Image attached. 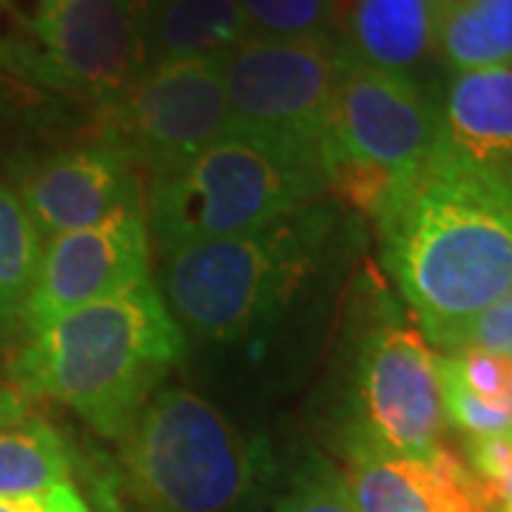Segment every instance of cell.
Returning a JSON list of instances; mask_svg holds the SVG:
<instances>
[{"label": "cell", "mask_w": 512, "mask_h": 512, "mask_svg": "<svg viewBox=\"0 0 512 512\" xmlns=\"http://www.w3.org/2000/svg\"><path fill=\"white\" fill-rule=\"evenodd\" d=\"M379 225L387 268L430 342L464 348L478 316L512 293V171L441 143L399 177Z\"/></svg>", "instance_id": "1"}, {"label": "cell", "mask_w": 512, "mask_h": 512, "mask_svg": "<svg viewBox=\"0 0 512 512\" xmlns=\"http://www.w3.org/2000/svg\"><path fill=\"white\" fill-rule=\"evenodd\" d=\"M183 353V330L151 279L66 313L15 362L20 387L72 407L109 439H123L148 393Z\"/></svg>", "instance_id": "2"}, {"label": "cell", "mask_w": 512, "mask_h": 512, "mask_svg": "<svg viewBox=\"0 0 512 512\" xmlns=\"http://www.w3.org/2000/svg\"><path fill=\"white\" fill-rule=\"evenodd\" d=\"M322 217L311 205L251 234L185 242L163 251V288L174 319L231 339L288 302L313 271Z\"/></svg>", "instance_id": "3"}, {"label": "cell", "mask_w": 512, "mask_h": 512, "mask_svg": "<svg viewBox=\"0 0 512 512\" xmlns=\"http://www.w3.org/2000/svg\"><path fill=\"white\" fill-rule=\"evenodd\" d=\"M325 171L282 148L225 134L191 160L151 177L148 217L160 248L239 237L305 208Z\"/></svg>", "instance_id": "4"}, {"label": "cell", "mask_w": 512, "mask_h": 512, "mask_svg": "<svg viewBox=\"0 0 512 512\" xmlns=\"http://www.w3.org/2000/svg\"><path fill=\"white\" fill-rule=\"evenodd\" d=\"M123 470L143 512H228L254 484V450L191 390H160L123 436Z\"/></svg>", "instance_id": "5"}, {"label": "cell", "mask_w": 512, "mask_h": 512, "mask_svg": "<svg viewBox=\"0 0 512 512\" xmlns=\"http://www.w3.org/2000/svg\"><path fill=\"white\" fill-rule=\"evenodd\" d=\"M345 52L330 37L248 35L220 57L231 131L325 171L333 94Z\"/></svg>", "instance_id": "6"}, {"label": "cell", "mask_w": 512, "mask_h": 512, "mask_svg": "<svg viewBox=\"0 0 512 512\" xmlns=\"http://www.w3.org/2000/svg\"><path fill=\"white\" fill-rule=\"evenodd\" d=\"M100 146L151 177L191 160L231 134L220 57H188L148 66L123 92L103 100Z\"/></svg>", "instance_id": "7"}, {"label": "cell", "mask_w": 512, "mask_h": 512, "mask_svg": "<svg viewBox=\"0 0 512 512\" xmlns=\"http://www.w3.org/2000/svg\"><path fill=\"white\" fill-rule=\"evenodd\" d=\"M441 143V111L410 74L373 69L345 55L330 109L325 171L333 163H356L410 174Z\"/></svg>", "instance_id": "8"}, {"label": "cell", "mask_w": 512, "mask_h": 512, "mask_svg": "<svg viewBox=\"0 0 512 512\" xmlns=\"http://www.w3.org/2000/svg\"><path fill=\"white\" fill-rule=\"evenodd\" d=\"M146 0H40L35 32L46 77L109 100L148 69Z\"/></svg>", "instance_id": "9"}, {"label": "cell", "mask_w": 512, "mask_h": 512, "mask_svg": "<svg viewBox=\"0 0 512 512\" xmlns=\"http://www.w3.org/2000/svg\"><path fill=\"white\" fill-rule=\"evenodd\" d=\"M143 279H148L146 222L140 208H128L100 225L49 239L23 316L37 333Z\"/></svg>", "instance_id": "10"}, {"label": "cell", "mask_w": 512, "mask_h": 512, "mask_svg": "<svg viewBox=\"0 0 512 512\" xmlns=\"http://www.w3.org/2000/svg\"><path fill=\"white\" fill-rule=\"evenodd\" d=\"M367 433L402 456H427L444 427L439 359L416 328H379L367 339L359 370Z\"/></svg>", "instance_id": "11"}, {"label": "cell", "mask_w": 512, "mask_h": 512, "mask_svg": "<svg viewBox=\"0 0 512 512\" xmlns=\"http://www.w3.org/2000/svg\"><path fill=\"white\" fill-rule=\"evenodd\" d=\"M348 487L359 512H495V501L450 450L402 456L362 436L350 450Z\"/></svg>", "instance_id": "12"}, {"label": "cell", "mask_w": 512, "mask_h": 512, "mask_svg": "<svg viewBox=\"0 0 512 512\" xmlns=\"http://www.w3.org/2000/svg\"><path fill=\"white\" fill-rule=\"evenodd\" d=\"M20 202L37 231L52 239L140 208V185L134 168L109 148H74L29 171Z\"/></svg>", "instance_id": "13"}, {"label": "cell", "mask_w": 512, "mask_h": 512, "mask_svg": "<svg viewBox=\"0 0 512 512\" xmlns=\"http://www.w3.org/2000/svg\"><path fill=\"white\" fill-rule=\"evenodd\" d=\"M336 43L356 63L407 74L436 49V0H342Z\"/></svg>", "instance_id": "14"}, {"label": "cell", "mask_w": 512, "mask_h": 512, "mask_svg": "<svg viewBox=\"0 0 512 512\" xmlns=\"http://www.w3.org/2000/svg\"><path fill=\"white\" fill-rule=\"evenodd\" d=\"M441 126L444 146L464 160L512 171V63L458 72Z\"/></svg>", "instance_id": "15"}, {"label": "cell", "mask_w": 512, "mask_h": 512, "mask_svg": "<svg viewBox=\"0 0 512 512\" xmlns=\"http://www.w3.org/2000/svg\"><path fill=\"white\" fill-rule=\"evenodd\" d=\"M251 35L239 0H146L148 66L188 57H222Z\"/></svg>", "instance_id": "16"}, {"label": "cell", "mask_w": 512, "mask_h": 512, "mask_svg": "<svg viewBox=\"0 0 512 512\" xmlns=\"http://www.w3.org/2000/svg\"><path fill=\"white\" fill-rule=\"evenodd\" d=\"M436 46L456 72L512 63V0H436Z\"/></svg>", "instance_id": "17"}, {"label": "cell", "mask_w": 512, "mask_h": 512, "mask_svg": "<svg viewBox=\"0 0 512 512\" xmlns=\"http://www.w3.org/2000/svg\"><path fill=\"white\" fill-rule=\"evenodd\" d=\"M69 484V456L55 430L29 416L0 433V498L43 495Z\"/></svg>", "instance_id": "18"}, {"label": "cell", "mask_w": 512, "mask_h": 512, "mask_svg": "<svg viewBox=\"0 0 512 512\" xmlns=\"http://www.w3.org/2000/svg\"><path fill=\"white\" fill-rule=\"evenodd\" d=\"M40 231L15 191L0 185V319L26 308L40 265Z\"/></svg>", "instance_id": "19"}, {"label": "cell", "mask_w": 512, "mask_h": 512, "mask_svg": "<svg viewBox=\"0 0 512 512\" xmlns=\"http://www.w3.org/2000/svg\"><path fill=\"white\" fill-rule=\"evenodd\" d=\"M251 35L336 40L342 0H239Z\"/></svg>", "instance_id": "20"}, {"label": "cell", "mask_w": 512, "mask_h": 512, "mask_svg": "<svg viewBox=\"0 0 512 512\" xmlns=\"http://www.w3.org/2000/svg\"><path fill=\"white\" fill-rule=\"evenodd\" d=\"M441 376V399H444V413L456 427H461L470 439H490V436H507L512 433V410L501 404L484 402L481 396L470 393L456 370L450 365V356L439 359Z\"/></svg>", "instance_id": "21"}, {"label": "cell", "mask_w": 512, "mask_h": 512, "mask_svg": "<svg viewBox=\"0 0 512 512\" xmlns=\"http://www.w3.org/2000/svg\"><path fill=\"white\" fill-rule=\"evenodd\" d=\"M276 512H359L348 478L330 464H316L279 498Z\"/></svg>", "instance_id": "22"}, {"label": "cell", "mask_w": 512, "mask_h": 512, "mask_svg": "<svg viewBox=\"0 0 512 512\" xmlns=\"http://www.w3.org/2000/svg\"><path fill=\"white\" fill-rule=\"evenodd\" d=\"M450 365L470 393L512 410V356L467 348L450 356Z\"/></svg>", "instance_id": "23"}, {"label": "cell", "mask_w": 512, "mask_h": 512, "mask_svg": "<svg viewBox=\"0 0 512 512\" xmlns=\"http://www.w3.org/2000/svg\"><path fill=\"white\" fill-rule=\"evenodd\" d=\"M467 348L512 356V293H507L504 299H498L493 308H487L473 322V328L467 333L461 350Z\"/></svg>", "instance_id": "24"}, {"label": "cell", "mask_w": 512, "mask_h": 512, "mask_svg": "<svg viewBox=\"0 0 512 512\" xmlns=\"http://www.w3.org/2000/svg\"><path fill=\"white\" fill-rule=\"evenodd\" d=\"M26 419H29V404H26V399L20 396L18 390L0 387V433Z\"/></svg>", "instance_id": "25"}, {"label": "cell", "mask_w": 512, "mask_h": 512, "mask_svg": "<svg viewBox=\"0 0 512 512\" xmlns=\"http://www.w3.org/2000/svg\"><path fill=\"white\" fill-rule=\"evenodd\" d=\"M40 501H43V512H92L69 484H60L55 490L43 493Z\"/></svg>", "instance_id": "26"}, {"label": "cell", "mask_w": 512, "mask_h": 512, "mask_svg": "<svg viewBox=\"0 0 512 512\" xmlns=\"http://www.w3.org/2000/svg\"><path fill=\"white\" fill-rule=\"evenodd\" d=\"M0 512H43V501H40V495L0 498Z\"/></svg>", "instance_id": "27"}, {"label": "cell", "mask_w": 512, "mask_h": 512, "mask_svg": "<svg viewBox=\"0 0 512 512\" xmlns=\"http://www.w3.org/2000/svg\"><path fill=\"white\" fill-rule=\"evenodd\" d=\"M12 72H18V66L12 63V57H9V52H6V46L0 43V83L9 77Z\"/></svg>", "instance_id": "28"}, {"label": "cell", "mask_w": 512, "mask_h": 512, "mask_svg": "<svg viewBox=\"0 0 512 512\" xmlns=\"http://www.w3.org/2000/svg\"><path fill=\"white\" fill-rule=\"evenodd\" d=\"M495 512H512V504H507V507H498Z\"/></svg>", "instance_id": "29"}]
</instances>
